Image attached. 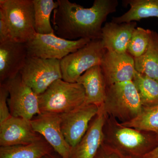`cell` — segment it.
<instances>
[{
	"mask_svg": "<svg viewBox=\"0 0 158 158\" xmlns=\"http://www.w3.org/2000/svg\"><path fill=\"white\" fill-rule=\"evenodd\" d=\"M59 6L53 11L55 34L70 40L85 38L101 40L103 23L108 15L116 12L117 0H95L90 8H84L68 0H57Z\"/></svg>",
	"mask_w": 158,
	"mask_h": 158,
	"instance_id": "cell-1",
	"label": "cell"
},
{
	"mask_svg": "<svg viewBox=\"0 0 158 158\" xmlns=\"http://www.w3.org/2000/svg\"><path fill=\"white\" fill-rule=\"evenodd\" d=\"M103 135L102 144L134 158H142L158 145L156 134L124 126L106 114Z\"/></svg>",
	"mask_w": 158,
	"mask_h": 158,
	"instance_id": "cell-2",
	"label": "cell"
},
{
	"mask_svg": "<svg viewBox=\"0 0 158 158\" xmlns=\"http://www.w3.org/2000/svg\"><path fill=\"white\" fill-rule=\"evenodd\" d=\"M102 106L106 114L121 123L135 118L142 108L133 81L106 86V99Z\"/></svg>",
	"mask_w": 158,
	"mask_h": 158,
	"instance_id": "cell-3",
	"label": "cell"
},
{
	"mask_svg": "<svg viewBox=\"0 0 158 158\" xmlns=\"http://www.w3.org/2000/svg\"><path fill=\"white\" fill-rule=\"evenodd\" d=\"M41 113L62 114L72 111L85 103L84 87L79 83L59 79L38 95Z\"/></svg>",
	"mask_w": 158,
	"mask_h": 158,
	"instance_id": "cell-4",
	"label": "cell"
},
{
	"mask_svg": "<svg viewBox=\"0 0 158 158\" xmlns=\"http://www.w3.org/2000/svg\"><path fill=\"white\" fill-rule=\"evenodd\" d=\"M0 15L9 26L13 41L26 44L37 34L33 0H0Z\"/></svg>",
	"mask_w": 158,
	"mask_h": 158,
	"instance_id": "cell-5",
	"label": "cell"
},
{
	"mask_svg": "<svg viewBox=\"0 0 158 158\" xmlns=\"http://www.w3.org/2000/svg\"><path fill=\"white\" fill-rule=\"evenodd\" d=\"M106 52L102 40H96L64 57L60 61L62 80L76 83L85 72L100 65Z\"/></svg>",
	"mask_w": 158,
	"mask_h": 158,
	"instance_id": "cell-6",
	"label": "cell"
},
{
	"mask_svg": "<svg viewBox=\"0 0 158 158\" xmlns=\"http://www.w3.org/2000/svg\"><path fill=\"white\" fill-rule=\"evenodd\" d=\"M90 41V39L85 38L68 40L58 37L55 33L37 34L26 45L28 57L61 60L82 48Z\"/></svg>",
	"mask_w": 158,
	"mask_h": 158,
	"instance_id": "cell-7",
	"label": "cell"
},
{
	"mask_svg": "<svg viewBox=\"0 0 158 158\" xmlns=\"http://www.w3.org/2000/svg\"><path fill=\"white\" fill-rule=\"evenodd\" d=\"M60 61L28 56L19 74L23 82L38 96L54 82L62 79Z\"/></svg>",
	"mask_w": 158,
	"mask_h": 158,
	"instance_id": "cell-8",
	"label": "cell"
},
{
	"mask_svg": "<svg viewBox=\"0 0 158 158\" xmlns=\"http://www.w3.org/2000/svg\"><path fill=\"white\" fill-rule=\"evenodd\" d=\"M0 85H4L9 92L7 102L11 116L31 120L41 113L38 95L23 82L19 73Z\"/></svg>",
	"mask_w": 158,
	"mask_h": 158,
	"instance_id": "cell-9",
	"label": "cell"
},
{
	"mask_svg": "<svg viewBox=\"0 0 158 158\" xmlns=\"http://www.w3.org/2000/svg\"><path fill=\"white\" fill-rule=\"evenodd\" d=\"M99 110L96 105L84 103L72 111L60 114L62 133L71 147H75L84 137Z\"/></svg>",
	"mask_w": 158,
	"mask_h": 158,
	"instance_id": "cell-10",
	"label": "cell"
},
{
	"mask_svg": "<svg viewBox=\"0 0 158 158\" xmlns=\"http://www.w3.org/2000/svg\"><path fill=\"white\" fill-rule=\"evenodd\" d=\"M31 122L35 131L44 138L55 152L62 158H70L72 148L62 133L60 114L41 113Z\"/></svg>",
	"mask_w": 158,
	"mask_h": 158,
	"instance_id": "cell-11",
	"label": "cell"
},
{
	"mask_svg": "<svg viewBox=\"0 0 158 158\" xmlns=\"http://www.w3.org/2000/svg\"><path fill=\"white\" fill-rule=\"evenodd\" d=\"M106 86L132 81L135 73V59L127 52L107 51L100 65Z\"/></svg>",
	"mask_w": 158,
	"mask_h": 158,
	"instance_id": "cell-12",
	"label": "cell"
},
{
	"mask_svg": "<svg viewBox=\"0 0 158 158\" xmlns=\"http://www.w3.org/2000/svg\"><path fill=\"white\" fill-rule=\"evenodd\" d=\"M42 138L34 129L31 120L11 116L0 124L1 147L26 145Z\"/></svg>",
	"mask_w": 158,
	"mask_h": 158,
	"instance_id": "cell-13",
	"label": "cell"
},
{
	"mask_svg": "<svg viewBox=\"0 0 158 158\" xmlns=\"http://www.w3.org/2000/svg\"><path fill=\"white\" fill-rule=\"evenodd\" d=\"M27 57L26 44L12 40L0 43V84L17 76Z\"/></svg>",
	"mask_w": 158,
	"mask_h": 158,
	"instance_id": "cell-14",
	"label": "cell"
},
{
	"mask_svg": "<svg viewBox=\"0 0 158 158\" xmlns=\"http://www.w3.org/2000/svg\"><path fill=\"white\" fill-rule=\"evenodd\" d=\"M106 113L103 106L90 121L88 131L75 147L72 148L70 158H94L102 143L103 127Z\"/></svg>",
	"mask_w": 158,
	"mask_h": 158,
	"instance_id": "cell-15",
	"label": "cell"
},
{
	"mask_svg": "<svg viewBox=\"0 0 158 158\" xmlns=\"http://www.w3.org/2000/svg\"><path fill=\"white\" fill-rule=\"evenodd\" d=\"M137 26L136 22L106 23L102 28L101 40L106 51L118 53L127 52L129 42Z\"/></svg>",
	"mask_w": 158,
	"mask_h": 158,
	"instance_id": "cell-16",
	"label": "cell"
},
{
	"mask_svg": "<svg viewBox=\"0 0 158 158\" xmlns=\"http://www.w3.org/2000/svg\"><path fill=\"white\" fill-rule=\"evenodd\" d=\"M77 82L85 89V103L95 105L99 107L103 105L106 84L100 65L94 66L85 72Z\"/></svg>",
	"mask_w": 158,
	"mask_h": 158,
	"instance_id": "cell-17",
	"label": "cell"
},
{
	"mask_svg": "<svg viewBox=\"0 0 158 158\" xmlns=\"http://www.w3.org/2000/svg\"><path fill=\"white\" fill-rule=\"evenodd\" d=\"M130 9L120 16L113 17L112 22L117 23L139 21L149 17L158 18V0H126L123 1Z\"/></svg>",
	"mask_w": 158,
	"mask_h": 158,
	"instance_id": "cell-18",
	"label": "cell"
},
{
	"mask_svg": "<svg viewBox=\"0 0 158 158\" xmlns=\"http://www.w3.org/2000/svg\"><path fill=\"white\" fill-rule=\"evenodd\" d=\"M52 146L43 137L26 145L0 147V158H42L54 152Z\"/></svg>",
	"mask_w": 158,
	"mask_h": 158,
	"instance_id": "cell-19",
	"label": "cell"
},
{
	"mask_svg": "<svg viewBox=\"0 0 158 158\" xmlns=\"http://www.w3.org/2000/svg\"><path fill=\"white\" fill-rule=\"evenodd\" d=\"M135 59L136 71L158 81V33L152 31L147 50Z\"/></svg>",
	"mask_w": 158,
	"mask_h": 158,
	"instance_id": "cell-20",
	"label": "cell"
},
{
	"mask_svg": "<svg viewBox=\"0 0 158 158\" xmlns=\"http://www.w3.org/2000/svg\"><path fill=\"white\" fill-rule=\"evenodd\" d=\"M34 8L35 30L37 34H49L55 33L51 23L52 11L59 6L53 0H33Z\"/></svg>",
	"mask_w": 158,
	"mask_h": 158,
	"instance_id": "cell-21",
	"label": "cell"
},
{
	"mask_svg": "<svg viewBox=\"0 0 158 158\" xmlns=\"http://www.w3.org/2000/svg\"><path fill=\"white\" fill-rule=\"evenodd\" d=\"M133 81L142 107L158 105V81L135 72Z\"/></svg>",
	"mask_w": 158,
	"mask_h": 158,
	"instance_id": "cell-22",
	"label": "cell"
},
{
	"mask_svg": "<svg viewBox=\"0 0 158 158\" xmlns=\"http://www.w3.org/2000/svg\"><path fill=\"white\" fill-rule=\"evenodd\" d=\"M121 124L127 127L154 133L158 135V105L142 107L141 113L137 117Z\"/></svg>",
	"mask_w": 158,
	"mask_h": 158,
	"instance_id": "cell-23",
	"label": "cell"
},
{
	"mask_svg": "<svg viewBox=\"0 0 158 158\" xmlns=\"http://www.w3.org/2000/svg\"><path fill=\"white\" fill-rule=\"evenodd\" d=\"M152 30L137 27L133 32L127 52L134 58L141 56L147 50Z\"/></svg>",
	"mask_w": 158,
	"mask_h": 158,
	"instance_id": "cell-24",
	"label": "cell"
},
{
	"mask_svg": "<svg viewBox=\"0 0 158 158\" xmlns=\"http://www.w3.org/2000/svg\"><path fill=\"white\" fill-rule=\"evenodd\" d=\"M9 95V92L5 86L0 85V124L11 116L7 102Z\"/></svg>",
	"mask_w": 158,
	"mask_h": 158,
	"instance_id": "cell-25",
	"label": "cell"
},
{
	"mask_svg": "<svg viewBox=\"0 0 158 158\" xmlns=\"http://www.w3.org/2000/svg\"><path fill=\"white\" fill-rule=\"evenodd\" d=\"M94 158H134L125 155L112 148L101 144Z\"/></svg>",
	"mask_w": 158,
	"mask_h": 158,
	"instance_id": "cell-26",
	"label": "cell"
},
{
	"mask_svg": "<svg viewBox=\"0 0 158 158\" xmlns=\"http://www.w3.org/2000/svg\"><path fill=\"white\" fill-rule=\"evenodd\" d=\"M11 40H12L9 26L4 17L0 15V43Z\"/></svg>",
	"mask_w": 158,
	"mask_h": 158,
	"instance_id": "cell-27",
	"label": "cell"
},
{
	"mask_svg": "<svg viewBox=\"0 0 158 158\" xmlns=\"http://www.w3.org/2000/svg\"><path fill=\"white\" fill-rule=\"evenodd\" d=\"M142 158H158V145L152 151L145 154Z\"/></svg>",
	"mask_w": 158,
	"mask_h": 158,
	"instance_id": "cell-28",
	"label": "cell"
},
{
	"mask_svg": "<svg viewBox=\"0 0 158 158\" xmlns=\"http://www.w3.org/2000/svg\"><path fill=\"white\" fill-rule=\"evenodd\" d=\"M54 152H55V151L48 154L43 157L42 158H62L57 153V155L55 154Z\"/></svg>",
	"mask_w": 158,
	"mask_h": 158,
	"instance_id": "cell-29",
	"label": "cell"
}]
</instances>
